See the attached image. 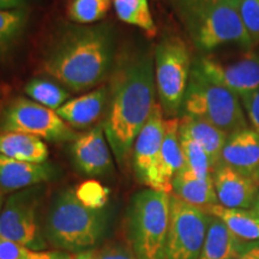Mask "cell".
Returning a JSON list of instances; mask_svg holds the SVG:
<instances>
[{
  "label": "cell",
  "instance_id": "cell-1",
  "mask_svg": "<svg viewBox=\"0 0 259 259\" xmlns=\"http://www.w3.org/2000/svg\"><path fill=\"white\" fill-rule=\"evenodd\" d=\"M108 89L102 126L116 162L124 167L132 158L136 138L157 103L153 54L131 50L116 57Z\"/></svg>",
  "mask_w": 259,
  "mask_h": 259
},
{
  "label": "cell",
  "instance_id": "cell-2",
  "mask_svg": "<svg viewBox=\"0 0 259 259\" xmlns=\"http://www.w3.org/2000/svg\"><path fill=\"white\" fill-rule=\"evenodd\" d=\"M115 42L107 24L71 25L47 48L42 70L71 92L95 88L113 70Z\"/></svg>",
  "mask_w": 259,
  "mask_h": 259
},
{
  "label": "cell",
  "instance_id": "cell-3",
  "mask_svg": "<svg viewBox=\"0 0 259 259\" xmlns=\"http://www.w3.org/2000/svg\"><path fill=\"white\" fill-rule=\"evenodd\" d=\"M105 209H92L77 198L72 189L63 190L52 202L46 218L45 235L54 247L82 252L101 240L107 229Z\"/></svg>",
  "mask_w": 259,
  "mask_h": 259
},
{
  "label": "cell",
  "instance_id": "cell-4",
  "mask_svg": "<svg viewBox=\"0 0 259 259\" xmlns=\"http://www.w3.org/2000/svg\"><path fill=\"white\" fill-rule=\"evenodd\" d=\"M170 193L153 189L132 197L126 212V236L137 259H166Z\"/></svg>",
  "mask_w": 259,
  "mask_h": 259
},
{
  "label": "cell",
  "instance_id": "cell-5",
  "mask_svg": "<svg viewBox=\"0 0 259 259\" xmlns=\"http://www.w3.org/2000/svg\"><path fill=\"white\" fill-rule=\"evenodd\" d=\"M183 111L184 115L202 119L228 136L248 128L239 96L212 83L194 66L191 69Z\"/></svg>",
  "mask_w": 259,
  "mask_h": 259
},
{
  "label": "cell",
  "instance_id": "cell-6",
  "mask_svg": "<svg viewBox=\"0 0 259 259\" xmlns=\"http://www.w3.org/2000/svg\"><path fill=\"white\" fill-rule=\"evenodd\" d=\"M190 36L200 51L210 52L235 44L245 50L253 46L239 11V0H219L184 16Z\"/></svg>",
  "mask_w": 259,
  "mask_h": 259
},
{
  "label": "cell",
  "instance_id": "cell-7",
  "mask_svg": "<svg viewBox=\"0 0 259 259\" xmlns=\"http://www.w3.org/2000/svg\"><path fill=\"white\" fill-rule=\"evenodd\" d=\"M154 69L162 112L174 118L183 109L191 74L190 52L185 42L177 36L164 37L155 48Z\"/></svg>",
  "mask_w": 259,
  "mask_h": 259
},
{
  "label": "cell",
  "instance_id": "cell-8",
  "mask_svg": "<svg viewBox=\"0 0 259 259\" xmlns=\"http://www.w3.org/2000/svg\"><path fill=\"white\" fill-rule=\"evenodd\" d=\"M0 132L32 135L51 142H73L78 137L56 111L25 97H16L5 107L0 116Z\"/></svg>",
  "mask_w": 259,
  "mask_h": 259
},
{
  "label": "cell",
  "instance_id": "cell-9",
  "mask_svg": "<svg viewBox=\"0 0 259 259\" xmlns=\"http://www.w3.org/2000/svg\"><path fill=\"white\" fill-rule=\"evenodd\" d=\"M209 221L205 210L170 193L166 259H199Z\"/></svg>",
  "mask_w": 259,
  "mask_h": 259
},
{
  "label": "cell",
  "instance_id": "cell-10",
  "mask_svg": "<svg viewBox=\"0 0 259 259\" xmlns=\"http://www.w3.org/2000/svg\"><path fill=\"white\" fill-rule=\"evenodd\" d=\"M41 187L17 191L9 197L0 211V238L15 241L35 251L46 248L37 221Z\"/></svg>",
  "mask_w": 259,
  "mask_h": 259
},
{
  "label": "cell",
  "instance_id": "cell-11",
  "mask_svg": "<svg viewBox=\"0 0 259 259\" xmlns=\"http://www.w3.org/2000/svg\"><path fill=\"white\" fill-rule=\"evenodd\" d=\"M212 83L223 87L239 97L259 89V53L248 50L232 61H222L212 57H203L194 63Z\"/></svg>",
  "mask_w": 259,
  "mask_h": 259
},
{
  "label": "cell",
  "instance_id": "cell-12",
  "mask_svg": "<svg viewBox=\"0 0 259 259\" xmlns=\"http://www.w3.org/2000/svg\"><path fill=\"white\" fill-rule=\"evenodd\" d=\"M164 136V119L160 103L153 112L135 141L132 150V167L142 185L157 191V171L161 147Z\"/></svg>",
  "mask_w": 259,
  "mask_h": 259
},
{
  "label": "cell",
  "instance_id": "cell-13",
  "mask_svg": "<svg viewBox=\"0 0 259 259\" xmlns=\"http://www.w3.org/2000/svg\"><path fill=\"white\" fill-rule=\"evenodd\" d=\"M71 156L77 169L88 177H102L112 169L111 147L102 124L78 135L71 145Z\"/></svg>",
  "mask_w": 259,
  "mask_h": 259
},
{
  "label": "cell",
  "instance_id": "cell-14",
  "mask_svg": "<svg viewBox=\"0 0 259 259\" xmlns=\"http://www.w3.org/2000/svg\"><path fill=\"white\" fill-rule=\"evenodd\" d=\"M213 186L220 205L229 209H248L258 197L259 183L253 176L220 163L212 171Z\"/></svg>",
  "mask_w": 259,
  "mask_h": 259
},
{
  "label": "cell",
  "instance_id": "cell-15",
  "mask_svg": "<svg viewBox=\"0 0 259 259\" xmlns=\"http://www.w3.org/2000/svg\"><path fill=\"white\" fill-rule=\"evenodd\" d=\"M56 176V168L48 162L31 163L18 161L0 154V190L14 192L38 186Z\"/></svg>",
  "mask_w": 259,
  "mask_h": 259
},
{
  "label": "cell",
  "instance_id": "cell-16",
  "mask_svg": "<svg viewBox=\"0 0 259 259\" xmlns=\"http://www.w3.org/2000/svg\"><path fill=\"white\" fill-rule=\"evenodd\" d=\"M108 97V85H102L88 94L69 100L56 112L71 127L82 130L93 125L106 112Z\"/></svg>",
  "mask_w": 259,
  "mask_h": 259
},
{
  "label": "cell",
  "instance_id": "cell-17",
  "mask_svg": "<svg viewBox=\"0 0 259 259\" xmlns=\"http://www.w3.org/2000/svg\"><path fill=\"white\" fill-rule=\"evenodd\" d=\"M220 163L253 176L259 169V134L248 127L229 136Z\"/></svg>",
  "mask_w": 259,
  "mask_h": 259
},
{
  "label": "cell",
  "instance_id": "cell-18",
  "mask_svg": "<svg viewBox=\"0 0 259 259\" xmlns=\"http://www.w3.org/2000/svg\"><path fill=\"white\" fill-rule=\"evenodd\" d=\"M184 166V156L180 144L179 119L164 120V136L162 142L157 171V191L171 193V184L176 174Z\"/></svg>",
  "mask_w": 259,
  "mask_h": 259
},
{
  "label": "cell",
  "instance_id": "cell-19",
  "mask_svg": "<svg viewBox=\"0 0 259 259\" xmlns=\"http://www.w3.org/2000/svg\"><path fill=\"white\" fill-rule=\"evenodd\" d=\"M171 192L184 202L205 211L210 206L219 204L212 176L202 179L185 166H183L174 177Z\"/></svg>",
  "mask_w": 259,
  "mask_h": 259
},
{
  "label": "cell",
  "instance_id": "cell-20",
  "mask_svg": "<svg viewBox=\"0 0 259 259\" xmlns=\"http://www.w3.org/2000/svg\"><path fill=\"white\" fill-rule=\"evenodd\" d=\"M179 132L180 135L186 136L202 145L210 158L212 169L219 166L220 161H221L222 150L229 137L225 131L202 120V119L183 115V118L179 120Z\"/></svg>",
  "mask_w": 259,
  "mask_h": 259
},
{
  "label": "cell",
  "instance_id": "cell-21",
  "mask_svg": "<svg viewBox=\"0 0 259 259\" xmlns=\"http://www.w3.org/2000/svg\"><path fill=\"white\" fill-rule=\"evenodd\" d=\"M244 251V241L233 234L221 220L210 215L199 259H235Z\"/></svg>",
  "mask_w": 259,
  "mask_h": 259
},
{
  "label": "cell",
  "instance_id": "cell-22",
  "mask_svg": "<svg viewBox=\"0 0 259 259\" xmlns=\"http://www.w3.org/2000/svg\"><path fill=\"white\" fill-rule=\"evenodd\" d=\"M0 154L31 163L47 162L50 151L41 138L18 132H0Z\"/></svg>",
  "mask_w": 259,
  "mask_h": 259
},
{
  "label": "cell",
  "instance_id": "cell-23",
  "mask_svg": "<svg viewBox=\"0 0 259 259\" xmlns=\"http://www.w3.org/2000/svg\"><path fill=\"white\" fill-rule=\"evenodd\" d=\"M206 212L221 220L240 240H259V218L253 210L229 209L216 204L210 206Z\"/></svg>",
  "mask_w": 259,
  "mask_h": 259
},
{
  "label": "cell",
  "instance_id": "cell-24",
  "mask_svg": "<svg viewBox=\"0 0 259 259\" xmlns=\"http://www.w3.org/2000/svg\"><path fill=\"white\" fill-rule=\"evenodd\" d=\"M113 6L120 21L142 29L151 36L155 35L156 25L148 0H113Z\"/></svg>",
  "mask_w": 259,
  "mask_h": 259
},
{
  "label": "cell",
  "instance_id": "cell-25",
  "mask_svg": "<svg viewBox=\"0 0 259 259\" xmlns=\"http://www.w3.org/2000/svg\"><path fill=\"white\" fill-rule=\"evenodd\" d=\"M24 92L32 101L57 111L70 100V94L50 80L34 78L25 85Z\"/></svg>",
  "mask_w": 259,
  "mask_h": 259
},
{
  "label": "cell",
  "instance_id": "cell-26",
  "mask_svg": "<svg viewBox=\"0 0 259 259\" xmlns=\"http://www.w3.org/2000/svg\"><path fill=\"white\" fill-rule=\"evenodd\" d=\"M28 23L25 9L0 11V57L5 56L23 34Z\"/></svg>",
  "mask_w": 259,
  "mask_h": 259
},
{
  "label": "cell",
  "instance_id": "cell-27",
  "mask_svg": "<svg viewBox=\"0 0 259 259\" xmlns=\"http://www.w3.org/2000/svg\"><path fill=\"white\" fill-rule=\"evenodd\" d=\"M111 6L112 0H72L67 15L74 23L89 25L105 18Z\"/></svg>",
  "mask_w": 259,
  "mask_h": 259
},
{
  "label": "cell",
  "instance_id": "cell-28",
  "mask_svg": "<svg viewBox=\"0 0 259 259\" xmlns=\"http://www.w3.org/2000/svg\"><path fill=\"white\" fill-rule=\"evenodd\" d=\"M180 144L184 156V166L202 179L211 177L213 171L211 162L202 145L183 135H180Z\"/></svg>",
  "mask_w": 259,
  "mask_h": 259
},
{
  "label": "cell",
  "instance_id": "cell-29",
  "mask_svg": "<svg viewBox=\"0 0 259 259\" xmlns=\"http://www.w3.org/2000/svg\"><path fill=\"white\" fill-rule=\"evenodd\" d=\"M67 252L35 251L17 242L0 238V259H67Z\"/></svg>",
  "mask_w": 259,
  "mask_h": 259
},
{
  "label": "cell",
  "instance_id": "cell-30",
  "mask_svg": "<svg viewBox=\"0 0 259 259\" xmlns=\"http://www.w3.org/2000/svg\"><path fill=\"white\" fill-rule=\"evenodd\" d=\"M77 198L92 209H103L108 200V190L97 181L89 180L74 190Z\"/></svg>",
  "mask_w": 259,
  "mask_h": 259
},
{
  "label": "cell",
  "instance_id": "cell-31",
  "mask_svg": "<svg viewBox=\"0 0 259 259\" xmlns=\"http://www.w3.org/2000/svg\"><path fill=\"white\" fill-rule=\"evenodd\" d=\"M239 11L252 42H259V0H239Z\"/></svg>",
  "mask_w": 259,
  "mask_h": 259
},
{
  "label": "cell",
  "instance_id": "cell-32",
  "mask_svg": "<svg viewBox=\"0 0 259 259\" xmlns=\"http://www.w3.org/2000/svg\"><path fill=\"white\" fill-rule=\"evenodd\" d=\"M251 128L259 134V89L239 97Z\"/></svg>",
  "mask_w": 259,
  "mask_h": 259
},
{
  "label": "cell",
  "instance_id": "cell-33",
  "mask_svg": "<svg viewBox=\"0 0 259 259\" xmlns=\"http://www.w3.org/2000/svg\"><path fill=\"white\" fill-rule=\"evenodd\" d=\"M96 259H137L131 251V248H126L121 245H109L96 252Z\"/></svg>",
  "mask_w": 259,
  "mask_h": 259
},
{
  "label": "cell",
  "instance_id": "cell-34",
  "mask_svg": "<svg viewBox=\"0 0 259 259\" xmlns=\"http://www.w3.org/2000/svg\"><path fill=\"white\" fill-rule=\"evenodd\" d=\"M173 2L179 8L181 15L185 16L200 8H204V6L219 2V0H173Z\"/></svg>",
  "mask_w": 259,
  "mask_h": 259
},
{
  "label": "cell",
  "instance_id": "cell-35",
  "mask_svg": "<svg viewBox=\"0 0 259 259\" xmlns=\"http://www.w3.org/2000/svg\"><path fill=\"white\" fill-rule=\"evenodd\" d=\"M27 0H0V11L24 9Z\"/></svg>",
  "mask_w": 259,
  "mask_h": 259
},
{
  "label": "cell",
  "instance_id": "cell-36",
  "mask_svg": "<svg viewBox=\"0 0 259 259\" xmlns=\"http://www.w3.org/2000/svg\"><path fill=\"white\" fill-rule=\"evenodd\" d=\"M235 259H259V245L251 246Z\"/></svg>",
  "mask_w": 259,
  "mask_h": 259
},
{
  "label": "cell",
  "instance_id": "cell-37",
  "mask_svg": "<svg viewBox=\"0 0 259 259\" xmlns=\"http://www.w3.org/2000/svg\"><path fill=\"white\" fill-rule=\"evenodd\" d=\"M96 252L92 250H87L82 252H76V253H70L67 259H96Z\"/></svg>",
  "mask_w": 259,
  "mask_h": 259
},
{
  "label": "cell",
  "instance_id": "cell-38",
  "mask_svg": "<svg viewBox=\"0 0 259 259\" xmlns=\"http://www.w3.org/2000/svg\"><path fill=\"white\" fill-rule=\"evenodd\" d=\"M252 208H253V211H254L255 213H257L258 218H259V194H258L257 199H255V202H254L253 206H252Z\"/></svg>",
  "mask_w": 259,
  "mask_h": 259
},
{
  "label": "cell",
  "instance_id": "cell-39",
  "mask_svg": "<svg viewBox=\"0 0 259 259\" xmlns=\"http://www.w3.org/2000/svg\"><path fill=\"white\" fill-rule=\"evenodd\" d=\"M253 178H254V179H255V180H257V181H258V183H259V169H258L257 171H255V173L253 174Z\"/></svg>",
  "mask_w": 259,
  "mask_h": 259
},
{
  "label": "cell",
  "instance_id": "cell-40",
  "mask_svg": "<svg viewBox=\"0 0 259 259\" xmlns=\"http://www.w3.org/2000/svg\"><path fill=\"white\" fill-rule=\"evenodd\" d=\"M0 211H2V190H0Z\"/></svg>",
  "mask_w": 259,
  "mask_h": 259
},
{
  "label": "cell",
  "instance_id": "cell-41",
  "mask_svg": "<svg viewBox=\"0 0 259 259\" xmlns=\"http://www.w3.org/2000/svg\"><path fill=\"white\" fill-rule=\"evenodd\" d=\"M258 53H259V52H258Z\"/></svg>",
  "mask_w": 259,
  "mask_h": 259
}]
</instances>
